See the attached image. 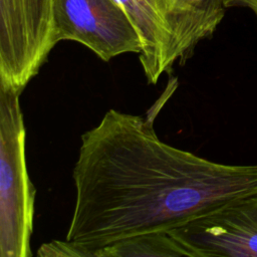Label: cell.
<instances>
[{"instance_id":"30bf717a","label":"cell","mask_w":257,"mask_h":257,"mask_svg":"<svg viewBox=\"0 0 257 257\" xmlns=\"http://www.w3.org/2000/svg\"><path fill=\"white\" fill-rule=\"evenodd\" d=\"M155 9H156V11L159 13V11H158V0H147ZM160 15V14H159ZM161 17V16H160ZM162 19V18H161Z\"/></svg>"},{"instance_id":"ba28073f","label":"cell","mask_w":257,"mask_h":257,"mask_svg":"<svg viewBox=\"0 0 257 257\" xmlns=\"http://www.w3.org/2000/svg\"><path fill=\"white\" fill-rule=\"evenodd\" d=\"M190 256L169 232H154L125 238L96 250L94 257Z\"/></svg>"},{"instance_id":"3957f363","label":"cell","mask_w":257,"mask_h":257,"mask_svg":"<svg viewBox=\"0 0 257 257\" xmlns=\"http://www.w3.org/2000/svg\"><path fill=\"white\" fill-rule=\"evenodd\" d=\"M56 44L53 0H0V89L21 94Z\"/></svg>"},{"instance_id":"7a4b0ae2","label":"cell","mask_w":257,"mask_h":257,"mask_svg":"<svg viewBox=\"0 0 257 257\" xmlns=\"http://www.w3.org/2000/svg\"><path fill=\"white\" fill-rule=\"evenodd\" d=\"M20 95L0 89V257L32 256L36 191L27 172Z\"/></svg>"},{"instance_id":"52a82bcc","label":"cell","mask_w":257,"mask_h":257,"mask_svg":"<svg viewBox=\"0 0 257 257\" xmlns=\"http://www.w3.org/2000/svg\"><path fill=\"white\" fill-rule=\"evenodd\" d=\"M122 6L141 40L140 62L147 81L156 84L164 73H171L167 56V37L163 21L147 0H117Z\"/></svg>"},{"instance_id":"8992f818","label":"cell","mask_w":257,"mask_h":257,"mask_svg":"<svg viewBox=\"0 0 257 257\" xmlns=\"http://www.w3.org/2000/svg\"><path fill=\"white\" fill-rule=\"evenodd\" d=\"M223 0H158L173 68L190 58L197 44L212 36L225 15Z\"/></svg>"},{"instance_id":"5b68a950","label":"cell","mask_w":257,"mask_h":257,"mask_svg":"<svg viewBox=\"0 0 257 257\" xmlns=\"http://www.w3.org/2000/svg\"><path fill=\"white\" fill-rule=\"evenodd\" d=\"M190 257H257V193L168 231Z\"/></svg>"},{"instance_id":"6da1fadb","label":"cell","mask_w":257,"mask_h":257,"mask_svg":"<svg viewBox=\"0 0 257 257\" xmlns=\"http://www.w3.org/2000/svg\"><path fill=\"white\" fill-rule=\"evenodd\" d=\"M151 118L108 109L81 136L75 202L53 256L92 257L133 236L168 232L257 193V164L213 162L164 143Z\"/></svg>"},{"instance_id":"277c9868","label":"cell","mask_w":257,"mask_h":257,"mask_svg":"<svg viewBox=\"0 0 257 257\" xmlns=\"http://www.w3.org/2000/svg\"><path fill=\"white\" fill-rule=\"evenodd\" d=\"M57 43L79 42L101 60L142 51L141 37L117 0H53Z\"/></svg>"},{"instance_id":"9c48e42d","label":"cell","mask_w":257,"mask_h":257,"mask_svg":"<svg viewBox=\"0 0 257 257\" xmlns=\"http://www.w3.org/2000/svg\"><path fill=\"white\" fill-rule=\"evenodd\" d=\"M226 8L228 7H245L249 8L257 17V0H223Z\"/></svg>"}]
</instances>
